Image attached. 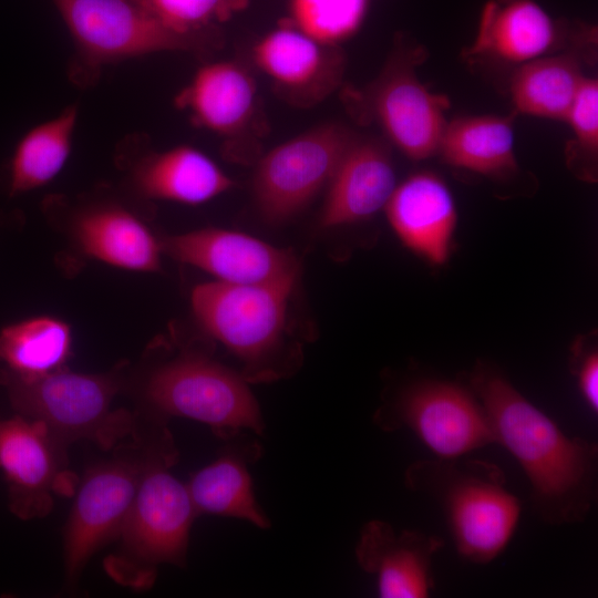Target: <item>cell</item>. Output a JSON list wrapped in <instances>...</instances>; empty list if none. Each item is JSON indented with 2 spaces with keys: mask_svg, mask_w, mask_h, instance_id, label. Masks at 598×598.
<instances>
[{
  "mask_svg": "<svg viewBox=\"0 0 598 598\" xmlns=\"http://www.w3.org/2000/svg\"><path fill=\"white\" fill-rule=\"evenodd\" d=\"M467 386L486 413L495 443L524 470L538 518L555 526L584 522L597 501L598 445L567 436L487 363L474 368Z\"/></svg>",
  "mask_w": 598,
  "mask_h": 598,
  "instance_id": "cell-1",
  "label": "cell"
},
{
  "mask_svg": "<svg viewBox=\"0 0 598 598\" xmlns=\"http://www.w3.org/2000/svg\"><path fill=\"white\" fill-rule=\"evenodd\" d=\"M70 327L48 316L30 318L0 332V361L7 371L24 378L63 368L71 354Z\"/></svg>",
  "mask_w": 598,
  "mask_h": 598,
  "instance_id": "cell-26",
  "label": "cell"
},
{
  "mask_svg": "<svg viewBox=\"0 0 598 598\" xmlns=\"http://www.w3.org/2000/svg\"><path fill=\"white\" fill-rule=\"evenodd\" d=\"M383 432L409 430L437 457L453 458L495 443L486 413L467 385L440 379L405 383L373 415Z\"/></svg>",
  "mask_w": 598,
  "mask_h": 598,
  "instance_id": "cell-9",
  "label": "cell"
},
{
  "mask_svg": "<svg viewBox=\"0 0 598 598\" xmlns=\"http://www.w3.org/2000/svg\"><path fill=\"white\" fill-rule=\"evenodd\" d=\"M573 371L581 396L592 412L598 410V353L596 349L581 351L574 359Z\"/></svg>",
  "mask_w": 598,
  "mask_h": 598,
  "instance_id": "cell-30",
  "label": "cell"
},
{
  "mask_svg": "<svg viewBox=\"0 0 598 598\" xmlns=\"http://www.w3.org/2000/svg\"><path fill=\"white\" fill-rule=\"evenodd\" d=\"M64 445L41 421L22 415L0 421V471L13 514L28 519L50 512Z\"/></svg>",
  "mask_w": 598,
  "mask_h": 598,
  "instance_id": "cell-13",
  "label": "cell"
},
{
  "mask_svg": "<svg viewBox=\"0 0 598 598\" xmlns=\"http://www.w3.org/2000/svg\"><path fill=\"white\" fill-rule=\"evenodd\" d=\"M383 209L404 246L432 265L446 262L457 212L442 178L431 172L409 176L395 186Z\"/></svg>",
  "mask_w": 598,
  "mask_h": 598,
  "instance_id": "cell-15",
  "label": "cell"
},
{
  "mask_svg": "<svg viewBox=\"0 0 598 598\" xmlns=\"http://www.w3.org/2000/svg\"><path fill=\"white\" fill-rule=\"evenodd\" d=\"M132 178L148 198L187 205L206 203L234 185L209 156L189 145L145 154L133 166Z\"/></svg>",
  "mask_w": 598,
  "mask_h": 598,
  "instance_id": "cell-21",
  "label": "cell"
},
{
  "mask_svg": "<svg viewBox=\"0 0 598 598\" xmlns=\"http://www.w3.org/2000/svg\"><path fill=\"white\" fill-rule=\"evenodd\" d=\"M256 96V83L241 65L219 61L199 68L176 95L175 105L197 126L233 135L251 118Z\"/></svg>",
  "mask_w": 598,
  "mask_h": 598,
  "instance_id": "cell-20",
  "label": "cell"
},
{
  "mask_svg": "<svg viewBox=\"0 0 598 598\" xmlns=\"http://www.w3.org/2000/svg\"><path fill=\"white\" fill-rule=\"evenodd\" d=\"M585 78L576 52L546 54L518 65L509 82L515 113L565 122Z\"/></svg>",
  "mask_w": 598,
  "mask_h": 598,
  "instance_id": "cell-24",
  "label": "cell"
},
{
  "mask_svg": "<svg viewBox=\"0 0 598 598\" xmlns=\"http://www.w3.org/2000/svg\"><path fill=\"white\" fill-rule=\"evenodd\" d=\"M422 49L394 56L373 84L369 105L373 118L390 142L413 161L437 155L446 126L450 100L419 79L416 66L424 60Z\"/></svg>",
  "mask_w": 598,
  "mask_h": 598,
  "instance_id": "cell-11",
  "label": "cell"
},
{
  "mask_svg": "<svg viewBox=\"0 0 598 598\" xmlns=\"http://www.w3.org/2000/svg\"><path fill=\"white\" fill-rule=\"evenodd\" d=\"M296 27L278 28L252 49L256 65L290 93L320 92L326 81L337 83L341 60Z\"/></svg>",
  "mask_w": 598,
  "mask_h": 598,
  "instance_id": "cell-22",
  "label": "cell"
},
{
  "mask_svg": "<svg viewBox=\"0 0 598 598\" xmlns=\"http://www.w3.org/2000/svg\"><path fill=\"white\" fill-rule=\"evenodd\" d=\"M244 434L227 441L220 455L197 471L186 486L197 515L239 518L267 529L270 520L256 499L248 468L262 448Z\"/></svg>",
  "mask_w": 598,
  "mask_h": 598,
  "instance_id": "cell-18",
  "label": "cell"
},
{
  "mask_svg": "<svg viewBox=\"0 0 598 598\" xmlns=\"http://www.w3.org/2000/svg\"><path fill=\"white\" fill-rule=\"evenodd\" d=\"M566 34V22L555 20L536 0H487L465 55L520 65L550 54Z\"/></svg>",
  "mask_w": 598,
  "mask_h": 598,
  "instance_id": "cell-16",
  "label": "cell"
},
{
  "mask_svg": "<svg viewBox=\"0 0 598 598\" xmlns=\"http://www.w3.org/2000/svg\"><path fill=\"white\" fill-rule=\"evenodd\" d=\"M354 134L337 123L306 131L270 150L258 162L254 193L262 216L282 223L330 182Z\"/></svg>",
  "mask_w": 598,
  "mask_h": 598,
  "instance_id": "cell-10",
  "label": "cell"
},
{
  "mask_svg": "<svg viewBox=\"0 0 598 598\" xmlns=\"http://www.w3.org/2000/svg\"><path fill=\"white\" fill-rule=\"evenodd\" d=\"M444 542L420 530L396 532L384 520L363 525L354 554L359 567L373 576L381 598H426L434 587L432 560Z\"/></svg>",
  "mask_w": 598,
  "mask_h": 598,
  "instance_id": "cell-14",
  "label": "cell"
},
{
  "mask_svg": "<svg viewBox=\"0 0 598 598\" xmlns=\"http://www.w3.org/2000/svg\"><path fill=\"white\" fill-rule=\"evenodd\" d=\"M78 116V106L70 105L20 138L10 161V196L44 186L61 172L70 156Z\"/></svg>",
  "mask_w": 598,
  "mask_h": 598,
  "instance_id": "cell-25",
  "label": "cell"
},
{
  "mask_svg": "<svg viewBox=\"0 0 598 598\" xmlns=\"http://www.w3.org/2000/svg\"><path fill=\"white\" fill-rule=\"evenodd\" d=\"M75 45L71 76L89 84L102 66L163 51H192L208 40L178 34L138 0H51Z\"/></svg>",
  "mask_w": 598,
  "mask_h": 598,
  "instance_id": "cell-8",
  "label": "cell"
},
{
  "mask_svg": "<svg viewBox=\"0 0 598 598\" xmlns=\"http://www.w3.org/2000/svg\"><path fill=\"white\" fill-rule=\"evenodd\" d=\"M81 250L100 261L132 271L161 269V243L131 210L117 204H96L74 218Z\"/></svg>",
  "mask_w": 598,
  "mask_h": 598,
  "instance_id": "cell-19",
  "label": "cell"
},
{
  "mask_svg": "<svg viewBox=\"0 0 598 598\" xmlns=\"http://www.w3.org/2000/svg\"><path fill=\"white\" fill-rule=\"evenodd\" d=\"M166 423L156 419L137 445L91 468L65 524L63 560L68 585H73L101 547L115 540L133 503L142 476L159 454L175 450Z\"/></svg>",
  "mask_w": 598,
  "mask_h": 598,
  "instance_id": "cell-7",
  "label": "cell"
},
{
  "mask_svg": "<svg viewBox=\"0 0 598 598\" xmlns=\"http://www.w3.org/2000/svg\"><path fill=\"white\" fill-rule=\"evenodd\" d=\"M293 288L217 280L192 291V310L198 323L240 361V373L248 382L277 380L299 367V350L285 342Z\"/></svg>",
  "mask_w": 598,
  "mask_h": 598,
  "instance_id": "cell-3",
  "label": "cell"
},
{
  "mask_svg": "<svg viewBox=\"0 0 598 598\" xmlns=\"http://www.w3.org/2000/svg\"><path fill=\"white\" fill-rule=\"evenodd\" d=\"M368 0H291L296 28L317 42L336 47L361 27Z\"/></svg>",
  "mask_w": 598,
  "mask_h": 598,
  "instance_id": "cell-27",
  "label": "cell"
},
{
  "mask_svg": "<svg viewBox=\"0 0 598 598\" xmlns=\"http://www.w3.org/2000/svg\"><path fill=\"white\" fill-rule=\"evenodd\" d=\"M0 384L20 415L43 422L65 444L85 439L110 448L135 430L130 412L111 410L121 386L117 373L87 374L61 368L24 378L2 370Z\"/></svg>",
  "mask_w": 598,
  "mask_h": 598,
  "instance_id": "cell-6",
  "label": "cell"
},
{
  "mask_svg": "<svg viewBox=\"0 0 598 598\" xmlns=\"http://www.w3.org/2000/svg\"><path fill=\"white\" fill-rule=\"evenodd\" d=\"M388 147L377 138H352L330 182L320 226L336 227L364 220L384 208L395 188Z\"/></svg>",
  "mask_w": 598,
  "mask_h": 598,
  "instance_id": "cell-17",
  "label": "cell"
},
{
  "mask_svg": "<svg viewBox=\"0 0 598 598\" xmlns=\"http://www.w3.org/2000/svg\"><path fill=\"white\" fill-rule=\"evenodd\" d=\"M571 128L568 162L586 159L594 168L598 156V80L586 76L565 121Z\"/></svg>",
  "mask_w": 598,
  "mask_h": 598,
  "instance_id": "cell-29",
  "label": "cell"
},
{
  "mask_svg": "<svg viewBox=\"0 0 598 598\" xmlns=\"http://www.w3.org/2000/svg\"><path fill=\"white\" fill-rule=\"evenodd\" d=\"M143 393L157 417L202 422L226 442L246 431L262 435L265 430L248 381L200 351H185L158 364L147 375Z\"/></svg>",
  "mask_w": 598,
  "mask_h": 598,
  "instance_id": "cell-5",
  "label": "cell"
},
{
  "mask_svg": "<svg viewBox=\"0 0 598 598\" xmlns=\"http://www.w3.org/2000/svg\"><path fill=\"white\" fill-rule=\"evenodd\" d=\"M159 243L162 252L221 282L295 287L299 278V261L291 250L240 231L204 228L166 236Z\"/></svg>",
  "mask_w": 598,
  "mask_h": 598,
  "instance_id": "cell-12",
  "label": "cell"
},
{
  "mask_svg": "<svg viewBox=\"0 0 598 598\" xmlns=\"http://www.w3.org/2000/svg\"><path fill=\"white\" fill-rule=\"evenodd\" d=\"M514 116L471 115L447 121L437 155L456 168L504 178L518 171Z\"/></svg>",
  "mask_w": 598,
  "mask_h": 598,
  "instance_id": "cell-23",
  "label": "cell"
},
{
  "mask_svg": "<svg viewBox=\"0 0 598 598\" xmlns=\"http://www.w3.org/2000/svg\"><path fill=\"white\" fill-rule=\"evenodd\" d=\"M176 461L177 450H172L150 463L115 538L117 546L103 561L121 586L145 590L161 565H185L197 513L186 484L169 472Z\"/></svg>",
  "mask_w": 598,
  "mask_h": 598,
  "instance_id": "cell-4",
  "label": "cell"
},
{
  "mask_svg": "<svg viewBox=\"0 0 598 598\" xmlns=\"http://www.w3.org/2000/svg\"><path fill=\"white\" fill-rule=\"evenodd\" d=\"M404 483L439 504L456 551L470 563L494 560L515 532L520 503L492 462L462 456L421 460L405 470Z\"/></svg>",
  "mask_w": 598,
  "mask_h": 598,
  "instance_id": "cell-2",
  "label": "cell"
},
{
  "mask_svg": "<svg viewBox=\"0 0 598 598\" xmlns=\"http://www.w3.org/2000/svg\"><path fill=\"white\" fill-rule=\"evenodd\" d=\"M174 32L210 40L217 23L244 10L249 0H138Z\"/></svg>",
  "mask_w": 598,
  "mask_h": 598,
  "instance_id": "cell-28",
  "label": "cell"
}]
</instances>
